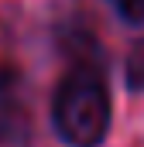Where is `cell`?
I'll return each instance as SVG.
<instances>
[{"mask_svg":"<svg viewBox=\"0 0 144 147\" xmlns=\"http://www.w3.org/2000/svg\"><path fill=\"white\" fill-rule=\"evenodd\" d=\"M55 127L72 147H96L110 127V96L100 72L75 69L55 92Z\"/></svg>","mask_w":144,"mask_h":147,"instance_id":"obj_1","label":"cell"},{"mask_svg":"<svg viewBox=\"0 0 144 147\" xmlns=\"http://www.w3.org/2000/svg\"><path fill=\"white\" fill-rule=\"evenodd\" d=\"M14 82H17V72H14L10 65H3V62H0V99L14 89Z\"/></svg>","mask_w":144,"mask_h":147,"instance_id":"obj_4","label":"cell"},{"mask_svg":"<svg viewBox=\"0 0 144 147\" xmlns=\"http://www.w3.org/2000/svg\"><path fill=\"white\" fill-rule=\"evenodd\" d=\"M127 82L134 89H144V41L134 45L130 55H127Z\"/></svg>","mask_w":144,"mask_h":147,"instance_id":"obj_2","label":"cell"},{"mask_svg":"<svg viewBox=\"0 0 144 147\" xmlns=\"http://www.w3.org/2000/svg\"><path fill=\"white\" fill-rule=\"evenodd\" d=\"M113 3L120 7L124 17H130V21H144V0H113Z\"/></svg>","mask_w":144,"mask_h":147,"instance_id":"obj_3","label":"cell"}]
</instances>
